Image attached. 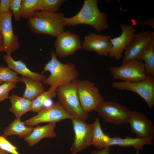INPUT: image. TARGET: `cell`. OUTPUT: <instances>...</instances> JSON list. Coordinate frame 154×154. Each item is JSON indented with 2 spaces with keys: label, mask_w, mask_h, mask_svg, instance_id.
<instances>
[{
  "label": "cell",
  "mask_w": 154,
  "mask_h": 154,
  "mask_svg": "<svg viewBox=\"0 0 154 154\" xmlns=\"http://www.w3.org/2000/svg\"><path fill=\"white\" fill-rule=\"evenodd\" d=\"M51 54V60L43 68L44 72L49 71L50 74L42 82L50 86L49 90L56 92L59 86L77 81L79 73L74 64L63 63L58 60L54 52Z\"/></svg>",
  "instance_id": "cell-1"
},
{
  "label": "cell",
  "mask_w": 154,
  "mask_h": 154,
  "mask_svg": "<svg viewBox=\"0 0 154 154\" xmlns=\"http://www.w3.org/2000/svg\"><path fill=\"white\" fill-rule=\"evenodd\" d=\"M98 4L97 0H85L82 8L76 15L70 18L64 17L65 25L87 24L92 26L98 32L108 29L107 15L100 11Z\"/></svg>",
  "instance_id": "cell-2"
},
{
  "label": "cell",
  "mask_w": 154,
  "mask_h": 154,
  "mask_svg": "<svg viewBox=\"0 0 154 154\" xmlns=\"http://www.w3.org/2000/svg\"><path fill=\"white\" fill-rule=\"evenodd\" d=\"M64 17L61 13L38 11L28 20V25L34 33L57 37L64 32Z\"/></svg>",
  "instance_id": "cell-3"
},
{
  "label": "cell",
  "mask_w": 154,
  "mask_h": 154,
  "mask_svg": "<svg viewBox=\"0 0 154 154\" xmlns=\"http://www.w3.org/2000/svg\"><path fill=\"white\" fill-rule=\"evenodd\" d=\"M58 101L64 109L75 118L86 121L88 113L81 106L78 94L76 81L59 86L56 90Z\"/></svg>",
  "instance_id": "cell-4"
},
{
  "label": "cell",
  "mask_w": 154,
  "mask_h": 154,
  "mask_svg": "<svg viewBox=\"0 0 154 154\" xmlns=\"http://www.w3.org/2000/svg\"><path fill=\"white\" fill-rule=\"evenodd\" d=\"M110 71L115 79L130 82L141 81L149 75L143 61L139 58L129 61L120 66L111 67Z\"/></svg>",
  "instance_id": "cell-5"
},
{
  "label": "cell",
  "mask_w": 154,
  "mask_h": 154,
  "mask_svg": "<svg viewBox=\"0 0 154 154\" xmlns=\"http://www.w3.org/2000/svg\"><path fill=\"white\" fill-rule=\"evenodd\" d=\"M77 91L83 110L88 113L104 101L99 90L95 84L88 80L76 81Z\"/></svg>",
  "instance_id": "cell-6"
},
{
  "label": "cell",
  "mask_w": 154,
  "mask_h": 154,
  "mask_svg": "<svg viewBox=\"0 0 154 154\" xmlns=\"http://www.w3.org/2000/svg\"><path fill=\"white\" fill-rule=\"evenodd\" d=\"M112 87L121 90H127L134 92L145 101L149 109L154 106V77L149 75L141 81L130 82L125 81L114 82Z\"/></svg>",
  "instance_id": "cell-7"
},
{
  "label": "cell",
  "mask_w": 154,
  "mask_h": 154,
  "mask_svg": "<svg viewBox=\"0 0 154 154\" xmlns=\"http://www.w3.org/2000/svg\"><path fill=\"white\" fill-rule=\"evenodd\" d=\"M94 110L108 122L115 125L128 123L130 110L117 102L104 101Z\"/></svg>",
  "instance_id": "cell-8"
},
{
  "label": "cell",
  "mask_w": 154,
  "mask_h": 154,
  "mask_svg": "<svg viewBox=\"0 0 154 154\" xmlns=\"http://www.w3.org/2000/svg\"><path fill=\"white\" fill-rule=\"evenodd\" d=\"M58 102L45 107L36 116L23 121L27 126L37 125L43 122L55 123L65 119L74 118Z\"/></svg>",
  "instance_id": "cell-9"
},
{
  "label": "cell",
  "mask_w": 154,
  "mask_h": 154,
  "mask_svg": "<svg viewBox=\"0 0 154 154\" xmlns=\"http://www.w3.org/2000/svg\"><path fill=\"white\" fill-rule=\"evenodd\" d=\"M71 120L74 137L70 150L72 154H76L91 145L93 123L75 118Z\"/></svg>",
  "instance_id": "cell-10"
},
{
  "label": "cell",
  "mask_w": 154,
  "mask_h": 154,
  "mask_svg": "<svg viewBox=\"0 0 154 154\" xmlns=\"http://www.w3.org/2000/svg\"><path fill=\"white\" fill-rule=\"evenodd\" d=\"M128 123L136 137L147 139L152 142L154 140V126L144 114L136 111L130 110Z\"/></svg>",
  "instance_id": "cell-11"
},
{
  "label": "cell",
  "mask_w": 154,
  "mask_h": 154,
  "mask_svg": "<svg viewBox=\"0 0 154 154\" xmlns=\"http://www.w3.org/2000/svg\"><path fill=\"white\" fill-rule=\"evenodd\" d=\"M11 11L7 13L0 12V32L3 38V51L7 54H11L18 49L20 46L18 36L14 33Z\"/></svg>",
  "instance_id": "cell-12"
},
{
  "label": "cell",
  "mask_w": 154,
  "mask_h": 154,
  "mask_svg": "<svg viewBox=\"0 0 154 154\" xmlns=\"http://www.w3.org/2000/svg\"><path fill=\"white\" fill-rule=\"evenodd\" d=\"M153 38L154 32L153 31H145L135 33L126 47L122 58L123 64L138 58L143 49Z\"/></svg>",
  "instance_id": "cell-13"
},
{
  "label": "cell",
  "mask_w": 154,
  "mask_h": 154,
  "mask_svg": "<svg viewBox=\"0 0 154 154\" xmlns=\"http://www.w3.org/2000/svg\"><path fill=\"white\" fill-rule=\"evenodd\" d=\"M79 36L69 31L64 32L58 37L54 43L56 54L60 57H65L74 54L82 48Z\"/></svg>",
  "instance_id": "cell-14"
},
{
  "label": "cell",
  "mask_w": 154,
  "mask_h": 154,
  "mask_svg": "<svg viewBox=\"0 0 154 154\" xmlns=\"http://www.w3.org/2000/svg\"><path fill=\"white\" fill-rule=\"evenodd\" d=\"M112 38L110 35L90 33L84 37L82 49L88 51L95 52L102 56H108L112 46L110 41Z\"/></svg>",
  "instance_id": "cell-15"
},
{
  "label": "cell",
  "mask_w": 154,
  "mask_h": 154,
  "mask_svg": "<svg viewBox=\"0 0 154 154\" xmlns=\"http://www.w3.org/2000/svg\"><path fill=\"white\" fill-rule=\"evenodd\" d=\"M120 27L122 30L121 34L118 37L110 40L112 46L109 56L116 60L122 58L123 50L125 49L136 32L134 27L129 24H120Z\"/></svg>",
  "instance_id": "cell-16"
},
{
  "label": "cell",
  "mask_w": 154,
  "mask_h": 154,
  "mask_svg": "<svg viewBox=\"0 0 154 154\" xmlns=\"http://www.w3.org/2000/svg\"><path fill=\"white\" fill-rule=\"evenodd\" d=\"M3 57L5 61L7 64L8 67L18 74H19L23 76L41 82L46 78V76L45 75L31 71L21 60H14L11 54H5Z\"/></svg>",
  "instance_id": "cell-17"
},
{
  "label": "cell",
  "mask_w": 154,
  "mask_h": 154,
  "mask_svg": "<svg viewBox=\"0 0 154 154\" xmlns=\"http://www.w3.org/2000/svg\"><path fill=\"white\" fill-rule=\"evenodd\" d=\"M55 123H49L43 126H37L33 128L29 135L24 138L30 146H34L44 138H52L56 137L54 131Z\"/></svg>",
  "instance_id": "cell-18"
},
{
  "label": "cell",
  "mask_w": 154,
  "mask_h": 154,
  "mask_svg": "<svg viewBox=\"0 0 154 154\" xmlns=\"http://www.w3.org/2000/svg\"><path fill=\"white\" fill-rule=\"evenodd\" d=\"M152 142L148 140L132 138L127 136L125 138H122L119 137H110L106 147H110L114 145H117L123 147L133 146L136 150H142L145 145L153 144Z\"/></svg>",
  "instance_id": "cell-19"
},
{
  "label": "cell",
  "mask_w": 154,
  "mask_h": 154,
  "mask_svg": "<svg viewBox=\"0 0 154 154\" xmlns=\"http://www.w3.org/2000/svg\"><path fill=\"white\" fill-rule=\"evenodd\" d=\"M19 82L26 85L23 97L32 101L45 91L44 86L40 81L22 76L20 77Z\"/></svg>",
  "instance_id": "cell-20"
},
{
  "label": "cell",
  "mask_w": 154,
  "mask_h": 154,
  "mask_svg": "<svg viewBox=\"0 0 154 154\" xmlns=\"http://www.w3.org/2000/svg\"><path fill=\"white\" fill-rule=\"evenodd\" d=\"M9 98L11 104L9 110L16 117H21L25 113L31 111L32 101L15 94L9 96Z\"/></svg>",
  "instance_id": "cell-21"
},
{
  "label": "cell",
  "mask_w": 154,
  "mask_h": 154,
  "mask_svg": "<svg viewBox=\"0 0 154 154\" xmlns=\"http://www.w3.org/2000/svg\"><path fill=\"white\" fill-rule=\"evenodd\" d=\"M33 128L32 126H27L21 121V117H16L4 129L3 136L5 137L11 135H17L20 138L27 137L30 134Z\"/></svg>",
  "instance_id": "cell-22"
},
{
  "label": "cell",
  "mask_w": 154,
  "mask_h": 154,
  "mask_svg": "<svg viewBox=\"0 0 154 154\" xmlns=\"http://www.w3.org/2000/svg\"><path fill=\"white\" fill-rule=\"evenodd\" d=\"M110 137L103 131L98 117H97L93 123L91 145L100 150L106 146Z\"/></svg>",
  "instance_id": "cell-23"
},
{
  "label": "cell",
  "mask_w": 154,
  "mask_h": 154,
  "mask_svg": "<svg viewBox=\"0 0 154 154\" xmlns=\"http://www.w3.org/2000/svg\"><path fill=\"white\" fill-rule=\"evenodd\" d=\"M139 58L144 62L147 74L154 76V38L145 47L141 52Z\"/></svg>",
  "instance_id": "cell-24"
},
{
  "label": "cell",
  "mask_w": 154,
  "mask_h": 154,
  "mask_svg": "<svg viewBox=\"0 0 154 154\" xmlns=\"http://www.w3.org/2000/svg\"><path fill=\"white\" fill-rule=\"evenodd\" d=\"M39 0H22L21 5V18L28 20L39 11Z\"/></svg>",
  "instance_id": "cell-25"
},
{
  "label": "cell",
  "mask_w": 154,
  "mask_h": 154,
  "mask_svg": "<svg viewBox=\"0 0 154 154\" xmlns=\"http://www.w3.org/2000/svg\"><path fill=\"white\" fill-rule=\"evenodd\" d=\"M56 92L50 90L44 91L32 101L31 111L38 112L45 108V104L56 96Z\"/></svg>",
  "instance_id": "cell-26"
},
{
  "label": "cell",
  "mask_w": 154,
  "mask_h": 154,
  "mask_svg": "<svg viewBox=\"0 0 154 154\" xmlns=\"http://www.w3.org/2000/svg\"><path fill=\"white\" fill-rule=\"evenodd\" d=\"M65 1L64 0H39V11L56 12Z\"/></svg>",
  "instance_id": "cell-27"
},
{
  "label": "cell",
  "mask_w": 154,
  "mask_h": 154,
  "mask_svg": "<svg viewBox=\"0 0 154 154\" xmlns=\"http://www.w3.org/2000/svg\"><path fill=\"white\" fill-rule=\"evenodd\" d=\"M18 74L8 67L0 66V81L3 82H19Z\"/></svg>",
  "instance_id": "cell-28"
},
{
  "label": "cell",
  "mask_w": 154,
  "mask_h": 154,
  "mask_svg": "<svg viewBox=\"0 0 154 154\" xmlns=\"http://www.w3.org/2000/svg\"><path fill=\"white\" fill-rule=\"evenodd\" d=\"M16 82H6L0 86V102L9 98V92L16 88Z\"/></svg>",
  "instance_id": "cell-29"
},
{
  "label": "cell",
  "mask_w": 154,
  "mask_h": 154,
  "mask_svg": "<svg viewBox=\"0 0 154 154\" xmlns=\"http://www.w3.org/2000/svg\"><path fill=\"white\" fill-rule=\"evenodd\" d=\"M0 148L8 153L20 154L17 148L3 135L0 136Z\"/></svg>",
  "instance_id": "cell-30"
},
{
  "label": "cell",
  "mask_w": 154,
  "mask_h": 154,
  "mask_svg": "<svg viewBox=\"0 0 154 154\" xmlns=\"http://www.w3.org/2000/svg\"><path fill=\"white\" fill-rule=\"evenodd\" d=\"M22 0H11L10 11L14 16L16 21L20 20L21 18V5Z\"/></svg>",
  "instance_id": "cell-31"
},
{
  "label": "cell",
  "mask_w": 154,
  "mask_h": 154,
  "mask_svg": "<svg viewBox=\"0 0 154 154\" xmlns=\"http://www.w3.org/2000/svg\"><path fill=\"white\" fill-rule=\"evenodd\" d=\"M11 0H0V12L7 13L10 11Z\"/></svg>",
  "instance_id": "cell-32"
},
{
  "label": "cell",
  "mask_w": 154,
  "mask_h": 154,
  "mask_svg": "<svg viewBox=\"0 0 154 154\" xmlns=\"http://www.w3.org/2000/svg\"><path fill=\"white\" fill-rule=\"evenodd\" d=\"M111 150L110 147H106L99 150H94L91 152V154H110ZM139 150H137L135 154H139Z\"/></svg>",
  "instance_id": "cell-33"
},
{
  "label": "cell",
  "mask_w": 154,
  "mask_h": 154,
  "mask_svg": "<svg viewBox=\"0 0 154 154\" xmlns=\"http://www.w3.org/2000/svg\"><path fill=\"white\" fill-rule=\"evenodd\" d=\"M140 25L149 26L153 29L154 28V17L148 19L140 22Z\"/></svg>",
  "instance_id": "cell-34"
},
{
  "label": "cell",
  "mask_w": 154,
  "mask_h": 154,
  "mask_svg": "<svg viewBox=\"0 0 154 154\" xmlns=\"http://www.w3.org/2000/svg\"><path fill=\"white\" fill-rule=\"evenodd\" d=\"M4 41L3 37L0 32V52L3 51Z\"/></svg>",
  "instance_id": "cell-35"
},
{
  "label": "cell",
  "mask_w": 154,
  "mask_h": 154,
  "mask_svg": "<svg viewBox=\"0 0 154 154\" xmlns=\"http://www.w3.org/2000/svg\"><path fill=\"white\" fill-rule=\"evenodd\" d=\"M0 154H9V153L0 148Z\"/></svg>",
  "instance_id": "cell-36"
},
{
  "label": "cell",
  "mask_w": 154,
  "mask_h": 154,
  "mask_svg": "<svg viewBox=\"0 0 154 154\" xmlns=\"http://www.w3.org/2000/svg\"><path fill=\"white\" fill-rule=\"evenodd\" d=\"M3 82H2L0 81V84H2L3 83Z\"/></svg>",
  "instance_id": "cell-37"
},
{
  "label": "cell",
  "mask_w": 154,
  "mask_h": 154,
  "mask_svg": "<svg viewBox=\"0 0 154 154\" xmlns=\"http://www.w3.org/2000/svg\"></svg>",
  "instance_id": "cell-38"
},
{
  "label": "cell",
  "mask_w": 154,
  "mask_h": 154,
  "mask_svg": "<svg viewBox=\"0 0 154 154\" xmlns=\"http://www.w3.org/2000/svg\"></svg>",
  "instance_id": "cell-39"
}]
</instances>
